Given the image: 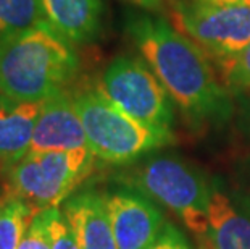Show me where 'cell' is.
<instances>
[{
    "label": "cell",
    "mask_w": 250,
    "mask_h": 249,
    "mask_svg": "<svg viewBox=\"0 0 250 249\" xmlns=\"http://www.w3.org/2000/svg\"><path fill=\"white\" fill-rule=\"evenodd\" d=\"M126 31L144 62L190 125L202 128L229 118V94L218 81L208 55L194 41L167 18L153 13L129 15Z\"/></svg>",
    "instance_id": "cell-1"
},
{
    "label": "cell",
    "mask_w": 250,
    "mask_h": 249,
    "mask_svg": "<svg viewBox=\"0 0 250 249\" xmlns=\"http://www.w3.org/2000/svg\"><path fill=\"white\" fill-rule=\"evenodd\" d=\"M78 68L73 44L47 21L0 42L3 92L18 102H44L65 91Z\"/></svg>",
    "instance_id": "cell-2"
},
{
    "label": "cell",
    "mask_w": 250,
    "mask_h": 249,
    "mask_svg": "<svg viewBox=\"0 0 250 249\" xmlns=\"http://www.w3.org/2000/svg\"><path fill=\"white\" fill-rule=\"evenodd\" d=\"M87 146L95 158L107 163H129L169 144L171 131L144 125L127 115L100 91L84 88L73 94Z\"/></svg>",
    "instance_id": "cell-3"
},
{
    "label": "cell",
    "mask_w": 250,
    "mask_h": 249,
    "mask_svg": "<svg viewBox=\"0 0 250 249\" xmlns=\"http://www.w3.org/2000/svg\"><path fill=\"white\" fill-rule=\"evenodd\" d=\"M94 160L89 147L28 152L7 170L5 199H21L36 210L58 207L89 177Z\"/></svg>",
    "instance_id": "cell-4"
},
{
    "label": "cell",
    "mask_w": 250,
    "mask_h": 249,
    "mask_svg": "<svg viewBox=\"0 0 250 249\" xmlns=\"http://www.w3.org/2000/svg\"><path fill=\"white\" fill-rule=\"evenodd\" d=\"M129 183L176 212L195 238L204 235L211 183L199 168L179 157L157 156L137 165L129 175Z\"/></svg>",
    "instance_id": "cell-5"
},
{
    "label": "cell",
    "mask_w": 250,
    "mask_h": 249,
    "mask_svg": "<svg viewBox=\"0 0 250 249\" xmlns=\"http://www.w3.org/2000/svg\"><path fill=\"white\" fill-rule=\"evenodd\" d=\"M97 86L132 118L153 128L171 131L173 100L142 57H115Z\"/></svg>",
    "instance_id": "cell-6"
},
{
    "label": "cell",
    "mask_w": 250,
    "mask_h": 249,
    "mask_svg": "<svg viewBox=\"0 0 250 249\" xmlns=\"http://www.w3.org/2000/svg\"><path fill=\"white\" fill-rule=\"evenodd\" d=\"M171 10L174 28L218 65L237 55L250 42V7L246 5L176 0Z\"/></svg>",
    "instance_id": "cell-7"
},
{
    "label": "cell",
    "mask_w": 250,
    "mask_h": 249,
    "mask_svg": "<svg viewBox=\"0 0 250 249\" xmlns=\"http://www.w3.org/2000/svg\"><path fill=\"white\" fill-rule=\"evenodd\" d=\"M118 249H147L160 236L165 219L144 193L120 188L104 194Z\"/></svg>",
    "instance_id": "cell-8"
},
{
    "label": "cell",
    "mask_w": 250,
    "mask_h": 249,
    "mask_svg": "<svg viewBox=\"0 0 250 249\" xmlns=\"http://www.w3.org/2000/svg\"><path fill=\"white\" fill-rule=\"evenodd\" d=\"M197 241L199 249H250V196L211 183L207 228Z\"/></svg>",
    "instance_id": "cell-9"
},
{
    "label": "cell",
    "mask_w": 250,
    "mask_h": 249,
    "mask_svg": "<svg viewBox=\"0 0 250 249\" xmlns=\"http://www.w3.org/2000/svg\"><path fill=\"white\" fill-rule=\"evenodd\" d=\"M89 147L84 126L74 107L73 94L66 89L42 102L29 152H57Z\"/></svg>",
    "instance_id": "cell-10"
},
{
    "label": "cell",
    "mask_w": 250,
    "mask_h": 249,
    "mask_svg": "<svg viewBox=\"0 0 250 249\" xmlns=\"http://www.w3.org/2000/svg\"><path fill=\"white\" fill-rule=\"evenodd\" d=\"M63 214L81 249H118L104 194L83 191L70 196L63 205Z\"/></svg>",
    "instance_id": "cell-11"
},
{
    "label": "cell",
    "mask_w": 250,
    "mask_h": 249,
    "mask_svg": "<svg viewBox=\"0 0 250 249\" xmlns=\"http://www.w3.org/2000/svg\"><path fill=\"white\" fill-rule=\"evenodd\" d=\"M45 21L73 45L90 44L104 23L102 0H41Z\"/></svg>",
    "instance_id": "cell-12"
},
{
    "label": "cell",
    "mask_w": 250,
    "mask_h": 249,
    "mask_svg": "<svg viewBox=\"0 0 250 249\" xmlns=\"http://www.w3.org/2000/svg\"><path fill=\"white\" fill-rule=\"evenodd\" d=\"M42 102L0 100V165L8 170L29 152Z\"/></svg>",
    "instance_id": "cell-13"
},
{
    "label": "cell",
    "mask_w": 250,
    "mask_h": 249,
    "mask_svg": "<svg viewBox=\"0 0 250 249\" xmlns=\"http://www.w3.org/2000/svg\"><path fill=\"white\" fill-rule=\"evenodd\" d=\"M45 21L41 0H0V42Z\"/></svg>",
    "instance_id": "cell-14"
},
{
    "label": "cell",
    "mask_w": 250,
    "mask_h": 249,
    "mask_svg": "<svg viewBox=\"0 0 250 249\" xmlns=\"http://www.w3.org/2000/svg\"><path fill=\"white\" fill-rule=\"evenodd\" d=\"M37 212L41 210L21 199H3L0 204V249H18Z\"/></svg>",
    "instance_id": "cell-15"
},
{
    "label": "cell",
    "mask_w": 250,
    "mask_h": 249,
    "mask_svg": "<svg viewBox=\"0 0 250 249\" xmlns=\"http://www.w3.org/2000/svg\"><path fill=\"white\" fill-rule=\"evenodd\" d=\"M223 81L234 92L250 91V42L229 60L218 65Z\"/></svg>",
    "instance_id": "cell-16"
},
{
    "label": "cell",
    "mask_w": 250,
    "mask_h": 249,
    "mask_svg": "<svg viewBox=\"0 0 250 249\" xmlns=\"http://www.w3.org/2000/svg\"><path fill=\"white\" fill-rule=\"evenodd\" d=\"M49 238L50 249H81L65 214L58 207L49 209Z\"/></svg>",
    "instance_id": "cell-17"
},
{
    "label": "cell",
    "mask_w": 250,
    "mask_h": 249,
    "mask_svg": "<svg viewBox=\"0 0 250 249\" xmlns=\"http://www.w3.org/2000/svg\"><path fill=\"white\" fill-rule=\"evenodd\" d=\"M18 249H50L49 238V209L37 212L24 231Z\"/></svg>",
    "instance_id": "cell-18"
},
{
    "label": "cell",
    "mask_w": 250,
    "mask_h": 249,
    "mask_svg": "<svg viewBox=\"0 0 250 249\" xmlns=\"http://www.w3.org/2000/svg\"><path fill=\"white\" fill-rule=\"evenodd\" d=\"M147 249H190V246L176 226L171 224H165L160 236Z\"/></svg>",
    "instance_id": "cell-19"
},
{
    "label": "cell",
    "mask_w": 250,
    "mask_h": 249,
    "mask_svg": "<svg viewBox=\"0 0 250 249\" xmlns=\"http://www.w3.org/2000/svg\"><path fill=\"white\" fill-rule=\"evenodd\" d=\"M125 2H129L136 7H141L147 12H160V10L165 8L167 2H171L173 0H125Z\"/></svg>",
    "instance_id": "cell-20"
},
{
    "label": "cell",
    "mask_w": 250,
    "mask_h": 249,
    "mask_svg": "<svg viewBox=\"0 0 250 249\" xmlns=\"http://www.w3.org/2000/svg\"><path fill=\"white\" fill-rule=\"evenodd\" d=\"M194 2H204L213 5H246V7H250V0H194Z\"/></svg>",
    "instance_id": "cell-21"
},
{
    "label": "cell",
    "mask_w": 250,
    "mask_h": 249,
    "mask_svg": "<svg viewBox=\"0 0 250 249\" xmlns=\"http://www.w3.org/2000/svg\"><path fill=\"white\" fill-rule=\"evenodd\" d=\"M246 109H247V113H246V116H247V120H249V123H250V97H249V100H247Z\"/></svg>",
    "instance_id": "cell-22"
},
{
    "label": "cell",
    "mask_w": 250,
    "mask_h": 249,
    "mask_svg": "<svg viewBox=\"0 0 250 249\" xmlns=\"http://www.w3.org/2000/svg\"><path fill=\"white\" fill-rule=\"evenodd\" d=\"M3 97H7V96H5V92H3V88H2V78H0V100H2Z\"/></svg>",
    "instance_id": "cell-23"
},
{
    "label": "cell",
    "mask_w": 250,
    "mask_h": 249,
    "mask_svg": "<svg viewBox=\"0 0 250 249\" xmlns=\"http://www.w3.org/2000/svg\"><path fill=\"white\" fill-rule=\"evenodd\" d=\"M3 199H5V198H2V199H0V204H2V203H3Z\"/></svg>",
    "instance_id": "cell-24"
},
{
    "label": "cell",
    "mask_w": 250,
    "mask_h": 249,
    "mask_svg": "<svg viewBox=\"0 0 250 249\" xmlns=\"http://www.w3.org/2000/svg\"><path fill=\"white\" fill-rule=\"evenodd\" d=\"M0 199H2V198H0Z\"/></svg>",
    "instance_id": "cell-25"
}]
</instances>
